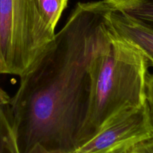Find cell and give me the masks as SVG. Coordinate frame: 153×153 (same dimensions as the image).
I'll list each match as a JSON object with an SVG mask.
<instances>
[{
    "label": "cell",
    "instance_id": "cell-1",
    "mask_svg": "<svg viewBox=\"0 0 153 153\" xmlns=\"http://www.w3.org/2000/svg\"><path fill=\"white\" fill-rule=\"evenodd\" d=\"M114 9L105 0L78 3L19 76L7 105L19 153H74L82 146L93 61L108 38Z\"/></svg>",
    "mask_w": 153,
    "mask_h": 153
},
{
    "label": "cell",
    "instance_id": "cell-2",
    "mask_svg": "<svg viewBox=\"0 0 153 153\" xmlns=\"http://www.w3.org/2000/svg\"><path fill=\"white\" fill-rule=\"evenodd\" d=\"M149 64L138 49L115 35L110 28L107 41L93 61L91 98L82 131V145L118 112L147 102Z\"/></svg>",
    "mask_w": 153,
    "mask_h": 153
},
{
    "label": "cell",
    "instance_id": "cell-3",
    "mask_svg": "<svg viewBox=\"0 0 153 153\" xmlns=\"http://www.w3.org/2000/svg\"><path fill=\"white\" fill-rule=\"evenodd\" d=\"M55 34L34 0H0V75L22 76Z\"/></svg>",
    "mask_w": 153,
    "mask_h": 153
},
{
    "label": "cell",
    "instance_id": "cell-4",
    "mask_svg": "<svg viewBox=\"0 0 153 153\" xmlns=\"http://www.w3.org/2000/svg\"><path fill=\"white\" fill-rule=\"evenodd\" d=\"M153 138V121L147 102L111 117L100 131L74 153H126Z\"/></svg>",
    "mask_w": 153,
    "mask_h": 153
},
{
    "label": "cell",
    "instance_id": "cell-5",
    "mask_svg": "<svg viewBox=\"0 0 153 153\" xmlns=\"http://www.w3.org/2000/svg\"><path fill=\"white\" fill-rule=\"evenodd\" d=\"M114 34L138 49L153 67V30L114 9L108 16Z\"/></svg>",
    "mask_w": 153,
    "mask_h": 153
},
{
    "label": "cell",
    "instance_id": "cell-6",
    "mask_svg": "<svg viewBox=\"0 0 153 153\" xmlns=\"http://www.w3.org/2000/svg\"><path fill=\"white\" fill-rule=\"evenodd\" d=\"M116 10L153 30V0H131Z\"/></svg>",
    "mask_w": 153,
    "mask_h": 153
},
{
    "label": "cell",
    "instance_id": "cell-7",
    "mask_svg": "<svg viewBox=\"0 0 153 153\" xmlns=\"http://www.w3.org/2000/svg\"><path fill=\"white\" fill-rule=\"evenodd\" d=\"M40 18L48 28L55 33V28L67 5L68 0H34Z\"/></svg>",
    "mask_w": 153,
    "mask_h": 153
},
{
    "label": "cell",
    "instance_id": "cell-8",
    "mask_svg": "<svg viewBox=\"0 0 153 153\" xmlns=\"http://www.w3.org/2000/svg\"><path fill=\"white\" fill-rule=\"evenodd\" d=\"M0 153H19L7 105L0 106Z\"/></svg>",
    "mask_w": 153,
    "mask_h": 153
},
{
    "label": "cell",
    "instance_id": "cell-9",
    "mask_svg": "<svg viewBox=\"0 0 153 153\" xmlns=\"http://www.w3.org/2000/svg\"><path fill=\"white\" fill-rule=\"evenodd\" d=\"M126 153H153V138L136 145Z\"/></svg>",
    "mask_w": 153,
    "mask_h": 153
},
{
    "label": "cell",
    "instance_id": "cell-10",
    "mask_svg": "<svg viewBox=\"0 0 153 153\" xmlns=\"http://www.w3.org/2000/svg\"><path fill=\"white\" fill-rule=\"evenodd\" d=\"M146 100L153 121V73L148 76L146 83Z\"/></svg>",
    "mask_w": 153,
    "mask_h": 153
},
{
    "label": "cell",
    "instance_id": "cell-11",
    "mask_svg": "<svg viewBox=\"0 0 153 153\" xmlns=\"http://www.w3.org/2000/svg\"><path fill=\"white\" fill-rule=\"evenodd\" d=\"M10 101V97L0 88V106L8 105Z\"/></svg>",
    "mask_w": 153,
    "mask_h": 153
},
{
    "label": "cell",
    "instance_id": "cell-12",
    "mask_svg": "<svg viewBox=\"0 0 153 153\" xmlns=\"http://www.w3.org/2000/svg\"><path fill=\"white\" fill-rule=\"evenodd\" d=\"M105 1L111 3V4H113L117 9L118 7H121V6L124 5V4H127V3L129 2L131 0H105Z\"/></svg>",
    "mask_w": 153,
    "mask_h": 153
}]
</instances>
